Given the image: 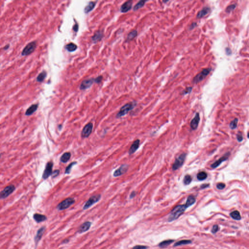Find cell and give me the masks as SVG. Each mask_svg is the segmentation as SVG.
<instances>
[{"label":"cell","instance_id":"5bb4252c","mask_svg":"<svg viewBox=\"0 0 249 249\" xmlns=\"http://www.w3.org/2000/svg\"><path fill=\"white\" fill-rule=\"evenodd\" d=\"M45 227L43 226L41 227V228L39 229L36 234V235L35 237V242L36 243V245H37L39 242L40 241V240L42 239V237L45 231Z\"/></svg>","mask_w":249,"mask_h":249},{"label":"cell","instance_id":"2e32d148","mask_svg":"<svg viewBox=\"0 0 249 249\" xmlns=\"http://www.w3.org/2000/svg\"><path fill=\"white\" fill-rule=\"evenodd\" d=\"M91 224H92V223L90 221H86V222H84L78 229V233H79V234H82L83 233L86 232V231H88L91 227Z\"/></svg>","mask_w":249,"mask_h":249},{"label":"cell","instance_id":"44dd1931","mask_svg":"<svg viewBox=\"0 0 249 249\" xmlns=\"http://www.w3.org/2000/svg\"><path fill=\"white\" fill-rule=\"evenodd\" d=\"M33 218L37 223H40L45 221L47 219V217L45 215L36 213L33 215Z\"/></svg>","mask_w":249,"mask_h":249},{"label":"cell","instance_id":"7bdbcfd3","mask_svg":"<svg viewBox=\"0 0 249 249\" xmlns=\"http://www.w3.org/2000/svg\"><path fill=\"white\" fill-rule=\"evenodd\" d=\"M218 226L217 225H215L212 228V232L213 234H215L216 233H217L218 232Z\"/></svg>","mask_w":249,"mask_h":249},{"label":"cell","instance_id":"74e56055","mask_svg":"<svg viewBox=\"0 0 249 249\" xmlns=\"http://www.w3.org/2000/svg\"><path fill=\"white\" fill-rule=\"evenodd\" d=\"M192 88L191 87H187V88L186 89V90H185V91L183 92V94L185 95V94L190 93L192 92Z\"/></svg>","mask_w":249,"mask_h":249},{"label":"cell","instance_id":"c3c4849f","mask_svg":"<svg viewBox=\"0 0 249 249\" xmlns=\"http://www.w3.org/2000/svg\"><path fill=\"white\" fill-rule=\"evenodd\" d=\"M9 46H10V45H9V44H7V45H6L5 46H4V48H3V49H4V50H7V49L9 48Z\"/></svg>","mask_w":249,"mask_h":249},{"label":"cell","instance_id":"7dc6e473","mask_svg":"<svg viewBox=\"0 0 249 249\" xmlns=\"http://www.w3.org/2000/svg\"><path fill=\"white\" fill-rule=\"evenodd\" d=\"M136 196V192L133 191L132 192L131 194H130V198H132L134 197H135V196Z\"/></svg>","mask_w":249,"mask_h":249},{"label":"cell","instance_id":"52a82bcc","mask_svg":"<svg viewBox=\"0 0 249 249\" xmlns=\"http://www.w3.org/2000/svg\"><path fill=\"white\" fill-rule=\"evenodd\" d=\"M101 198L100 195H96L90 197L85 203V205L83 206V209L84 210H86L89 208L91 207L94 204L97 202Z\"/></svg>","mask_w":249,"mask_h":249},{"label":"cell","instance_id":"277c9868","mask_svg":"<svg viewBox=\"0 0 249 249\" xmlns=\"http://www.w3.org/2000/svg\"><path fill=\"white\" fill-rule=\"evenodd\" d=\"M37 46V42L33 41L29 43L23 49L21 55L22 56H27L34 52Z\"/></svg>","mask_w":249,"mask_h":249},{"label":"cell","instance_id":"836d02e7","mask_svg":"<svg viewBox=\"0 0 249 249\" xmlns=\"http://www.w3.org/2000/svg\"><path fill=\"white\" fill-rule=\"evenodd\" d=\"M238 123V118L235 119L234 120L231 121V122L230 123V128L231 129H233L237 128Z\"/></svg>","mask_w":249,"mask_h":249},{"label":"cell","instance_id":"ac0fdd59","mask_svg":"<svg viewBox=\"0 0 249 249\" xmlns=\"http://www.w3.org/2000/svg\"><path fill=\"white\" fill-rule=\"evenodd\" d=\"M139 145H140V140L139 139L135 140V141L133 143V144L131 145V146L128 150V154L130 155L133 154L137 150V149L138 148V147L139 146Z\"/></svg>","mask_w":249,"mask_h":249},{"label":"cell","instance_id":"f6af8a7d","mask_svg":"<svg viewBox=\"0 0 249 249\" xmlns=\"http://www.w3.org/2000/svg\"><path fill=\"white\" fill-rule=\"evenodd\" d=\"M197 23H196V22H195V23H194H194H192V24L190 26V27H189V30H192V29H194V28H195V27L197 26Z\"/></svg>","mask_w":249,"mask_h":249},{"label":"cell","instance_id":"5b68a950","mask_svg":"<svg viewBox=\"0 0 249 249\" xmlns=\"http://www.w3.org/2000/svg\"><path fill=\"white\" fill-rule=\"evenodd\" d=\"M211 71V68H206L203 69L200 73H198L197 75L194 78L193 82L195 84H197L205 79Z\"/></svg>","mask_w":249,"mask_h":249},{"label":"cell","instance_id":"9c48e42d","mask_svg":"<svg viewBox=\"0 0 249 249\" xmlns=\"http://www.w3.org/2000/svg\"><path fill=\"white\" fill-rule=\"evenodd\" d=\"M53 163L52 162H49L47 163L46 164L44 171L43 172V175H42V178L44 180H46L49 178V177L50 176L52 175V169H53Z\"/></svg>","mask_w":249,"mask_h":249},{"label":"cell","instance_id":"ffe728a7","mask_svg":"<svg viewBox=\"0 0 249 249\" xmlns=\"http://www.w3.org/2000/svg\"><path fill=\"white\" fill-rule=\"evenodd\" d=\"M39 107L38 104H33L30 106L26 110L25 112V115L30 116L33 114L38 109Z\"/></svg>","mask_w":249,"mask_h":249},{"label":"cell","instance_id":"d6a6232c","mask_svg":"<svg viewBox=\"0 0 249 249\" xmlns=\"http://www.w3.org/2000/svg\"><path fill=\"white\" fill-rule=\"evenodd\" d=\"M192 177L190 176L189 175H187L185 176V178H184V184L186 185H188L191 183V182H192Z\"/></svg>","mask_w":249,"mask_h":249},{"label":"cell","instance_id":"60d3db41","mask_svg":"<svg viewBox=\"0 0 249 249\" xmlns=\"http://www.w3.org/2000/svg\"><path fill=\"white\" fill-rule=\"evenodd\" d=\"M59 173H60L59 170H55L54 171H53L51 175L53 177V178H55L59 175Z\"/></svg>","mask_w":249,"mask_h":249},{"label":"cell","instance_id":"8d00e7d4","mask_svg":"<svg viewBox=\"0 0 249 249\" xmlns=\"http://www.w3.org/2000/svg\"><path fill=\"white\" fill-rule=\"evenodd\" d=\"M236 6H237V4H233L229 5L227 7V8L226 9V12L227 13H230V12L234 10L236 7Z\"/></svg>","mask_w":249,"mask_h":249},{"label":"cell","instance_id":"d4e9b609","mask_svg":"<svg viewBox=\"0 0 249 249\" xmlns=\"http://www.w3.org/2000/svg\"><path fill=\"white\" fill-rule=\"evenodd\" d=\"M46 75H47V73L46 72V71H43L38 75L36 80L39 82H42L46 78Z\"/></svg>","mask_w":249,"mask_h":249},{"label":"cell","instance_id":"8992f818","mask_svg":"<svg viewBox=\"0 0 249 249\" xmlns=\"http://www.w3.org/2000/svg\"><path fill=\"white\" fill-rule=\"evenodd\" d=\"M15 187L13 185L5 187L0 192V199H4L8 197L15 190Z\"/></svg>","mask_w":249,"mask_h":249},{"label":"cell","instance_id":"d590c367","mask_svg":"<svg viewBox=\"0 0 249 249\" xmlns=\"http://www.w3.org/2000/svg\"><path fill=\"white\" fill-rule=\"evenodd\" d=\"M75 164H76V162H73L72 163H71L68 166H67L66 168V170H65V173L66 174H70V172H71V168L72 167H73Z\"/></svg>","mask_w":249,"mask_h":249},{"label":"cell","instance_id":"9a60e30c","mask_svg":"<svg viewBox=\"0 0 249 249\" xmlns=\"http://www.w3.org/2000/svg\"><path fill=\"white\" fill-rule=\"evenodd\" d=\"M200 120V117L198 113H197L194 118L192 120L190 123V126L192 129L195 130L197 128L198 124Z\"/></svg>","mask_w":249,"mask_h":249},{"label":"cell","instance_id":"6da1fadb","mask_svg":"<svg viewBox=\"0 0 249 249\" xmlns=\"http://www.w3.org/2000/svg\"><path fill=\"white\" fill-rule=\"evenodd\" d=\"M187 207L185 205H180L174 208V209L171 211L170 216L168 218V221L171 222L174 220H176L180 216L183 214Z\"/></svg>","mask_w":249,"mask_h":249},{"label":"cell","instance_id":"8fae6325","mask_svg":"<svg viewBox=\"0 0 249 249\" xmlns=\"http://www.w3.org/2000/svg\"><path fill=\"white\" fill-rule=\"evenodd\" d=\"M128 168V166L126 165H122L119 168H118L114 171V176L116 177L122 175L127 171Z\"/></svg>","mask_w":249,"mask_h":249},{"label":"cell","instance_id":"ab89813d","mask_svg":"<svg viewBox=\"0 0 249 249\" xmlns=\"http://www.w3.org/2000/svg\"><path fill=\"white\" fill-rule=\"evenodd\" d=\"M102 78L103 77L102 76H99L95 78V79H94V82L96 83H100V82L102 80Z\"/></svg>","mask_w":249,"mask_h":249},{"label":"cell","instance_id":"cb8c5ba5","mask_svg":"<svg viewBox=\"0 0 249 249\" xmlns=\"http://www.w3.org/2000/svg\"><path fill=\"white\" fill-rule=\"evenodd\" d=\"M71 157V154L70 152H65L64 153L61 158V161L62 163H67L70 159Z\"/></svg>","mask_w":249,"mask_h":249},{"label":"cell","instance_id":"603a6c76","mask_svg":"<svg viewBox=\"0 0 249 249\" xmlns=\"http://www.w3.org/2000/svg\"><path fill=\"white\" fill-rule=\"evenodd\" d=\"M196 201V198L193 196H189L187 199V202L185 204V206L187 208L192 205H193Z\"/></svg>","mask_w":249,"mask_h":249},{"label":"cell","instance_id":"f546056e","mask_svg":"<svg viewBox=\"0 0 249 249\" xmlns=\"http://www.w3.org/2000/svg\"><path fill=\"white\" fill-rule=\"evenodd\" d=\"M137 34H138V32L136 30H133V31H131V32H130L128 34V35L127 36V40L128 41L132 40V39L135 38V37L137 36Z\"/></svg>","mask_w":249,"mask_h":249},{"label":"cell","instance_id":"7402d4cb","mask_svg":"<svg viewBox=\"0 0 249 249\" xmlns=\"http://www.w3.org/2000/svg\"><path fill=\"white\" fill-rule=\"evenodd\" d=\"M210 8L208 7H205L203 9H202L200 11H199L197 15V18H201L206 15L210 12Z\"/></svg>","mask_w":249,"mask_h":249},{"label":"cell","instance_id":"ba28073f","mask_svg":"<svg viewBox=\"0 0 249 249\" xmlns=\"http://www.w3.org/2000/svg\"><path fill=\"white\" fill-rule=\"evenodd\" d=\"M186 158V153H183L179 157H178L176 159L173 165L172 166L173 170H176L182 166L184 163Z\"/></svg>","mask_w":249,"mask_h":249},{"label":"cell","instance_id":"ee69618b","mask_svg":"<svg viewBox=\"0 0 249 249\" xmlns=\"http://www.w3.org/2000/svg\"><path fill=\"white\" fill-rule=\"evenodd\" d=\"M237 139L239 142L243 141V136L241 133H239L238 134H237Z\"/></svg>","mask_w":249,"mask_h":249},{"label":"cell","instance_id":"f907efd6","mask_svg":"<svg viewBox=\"0 0 249 249\" xmlns=\"http://www.w3.org/2000/svg\"><path fill=\"white\" fill-rule=\"evenodd\" d=\"M68 242H69V239H66L64 240V241H63L62 243H68Z\"/></svg>","mask_w":249,"mask_h":249},{"label":"cell","instance_id":"484cf974","mask_svg":"<svg viewBox=\"0 0 249 249\" xmlns=\"http://www.w3.org/2000/svg\"><path fill=\"white\" fill-rule=\"evenodd\" d=\"M95 3H96L95 2H93V1L90 2L89 3V4L85 8V9H84L85 12L86 13H89L92 10L95 5Z\"/></svg>","mask_w":249,"mask_h":249},{"label":"cell","instance_id":"bcb514c9","mask_svg":"<svg viewBox=\"0 0 249 249\" xmlns=\"http://www.w3.org/2000/svg\"><path fill=\"white\" fill-rule=\"evenodd\" d=\"M78 25L77 23H76L73 26V30L75 31V32H77V31H78Z\"/></svg>","mask_w":249,"mask_h":249},{"label":"cell","instance_id":"816d5d0a","mask_svg":"<svg viewBox=\"0 0 249 249\" xmlns=\"http://www.w3.org/2000/svg\"></svg>","mask_w":249,"mask_h":249},{"label":"cell","instance_id":"681fc988","mask_svg":"<svg viewBox=\"0 0 249 249\" xmlns=\"http://www.w3.org/2000/svg\"><path fill=\"white\" fill-rule=\"evenodd\" d=\"M208 186H209V185H208H208H205V184H204V185H202L201 186V188H206V187H208Z\"/></svg>","mask_w":249,"mask_h":249},{"label":"cell","instance_id":"83f0119b","mask_svg":"<svg viewBox=\"0 0 249 249\" xmlns=\"http://www.w3.org/2000/svg\"><path fill=\"white\" fill-rule=\"evenodd\" d=\"M230 216L232 218L235 220H240L241 218L240 213L238 211H235L232 212L230 214Z\"/></svg>","mask_w":249,"mask_h":249},{"label":"cell","instance_id":"4316f807","mask_svg":"<svg viewBox=\"0 0 249 249\" xmlns=\"http://www.w3.org/2000/svg\"><path fill=\"white\" fill-rule=\"evenodd\" d=\"M65 48L69 52H72L76 50L77 47L76 45H75V44L73 43H70L66 45Z\"/></svg>","mask_w":249,"mask_h":249},{"label":"cell","instance_id":"3957f363","mask_svg":"<svg viewBox=\"0 0 249 249\" xmlns=\"http://www.w3.org/2000/svg\"><path fill=\"white\" fill-rule=\"evenodd\" d=\"M75 202V200L72 197L67 198L60 202L57 206V208L59 210H63L70 207Z\"/></svg>","mask_w":249,"mask_h":249},{"label":"cell","instance_id":"4fadbf2b","mask_svg":"<svg viewBox=\"0 0 249 249\" xmlns=\"http://www.w3.org/2000/svg\"><path fill=\"white\" fill-rule=\"evenodd\" d=\"M230 154L229 152H228V153H226L223 157H221L219 159H218L217 161H216L215 163H214L211 165V167L213 168H215L218 167L222 162H223L224 161H225L226 160H227L228 159Z\"/></svg>","mask_w":249,"mask_h":249},{"label":"cell","instance_id":"e575fe53","mask_svg":"<svg viewBox=\"0 0 249 249\" xmlns=\"http://www.w3.org/2000/svg\"><path fill=\"white\" fill-rule=\"evenodd\" d=\"M173 241H174V240H168L164 241L159 244V246L162 247L167 246L170 245Z\"/></svg>","mask_w":249,"mask_h":249},{"label":"cell","instance_id":"7a4b0ae2","mask_svg":"<svg viewBox=\"0 0 249 249\" xmlns=\"http://www.w3.org/2000/svg\"><path fill=\"white\" fill-rule=\"evenodd\" d=\"M135 105L136 103L134 102H130L125 104L124 106H123L121 108L120 111L117 114L116 117L118 118H120L122 116H124L125 114H127L129 111L132 110L134 108Z\"/></svg>","mask_w":249,"mask_h":249},{"label":"cell","instance_id":"d6986e66","mask_svg":"<svg viewBox=\"0 0 249 249\" xmlns=\"http://www.w3.org/2000/svg\"><path fill=\"white\" fill-rule=\"evenodd\" d=\"M103 37V31H100V30L96 31L92 38V41L94 43H96L97 42H99L100 40H101Z\"/></svg>","mask_w":249,"mask_h":249},{"label":"cell","instance_id":"7c38bea8","mask_svg":"<svg viewBox=\"0 0 249 249\" xmlns=\"http://www.w3.org/2000/svg\"><path fill=\"white\" fill-rule=\"evenodd\" d=\"M94 82V79H88L84 80L82 81L80 86V89L81 90H84L89 88Z\"/></svg>","mask_w":249,"mask_h":249},{"label":"cell","instance_id":"4dcf8cb0","mask_svg":"<svg viewBox=\"0 0 249 249\" xmlns=\"http://www.w3.org/2000/svg\"><path fill=\"white\" fill-rule=\"evenodd\" d=\"M191 243V241L189 240H181L180 241H178L176 242L174 244V246H181L182 245H187Z\"/></svg>","mask_w":249,"mask_h":249},{"label":"cell","instance_id":"f1b7e54d","mask_svg":"<svg viewBox=\"0 0 249 249\" xmlns=\"http://www.w3.org/2000/svg\"><path fill=\"white\" fill-rule=\"evenodd\" d=\"M207 177V174L206 172L204 171L199 172L197 175V179L199 181H203L206 179Z\"/></svg>","mask_w":249,"mask_h":249},{"label":"cell","instance_id":"30bf717a","mask_svg":"<svg viewBox=\"0 0 249 249\" xmlns=\"http://www.w3.org/2000/svg\"><path fill=\"white\" fill-rule=\"evenodd\" d=\"M93 129V124L92 123H89L83 127L81 135L83 138H87L91 135Z\"/></svg>","mask_w":249,"mask_h":249},{"label":"cell","instance_id":"e0dca14e","mask_svg":"<svg viewBox=\"0 0 249 249\" xmlns=\"http://www.w3.org/2000/svg\"><path fill=\"white\" fill-rule=\"evenodd\" d=\"M132 1L129 0L125 2L121 6L120 11L121 12L123 13H125L128 12L132 7Z\"/></svg>","mask_w":249,"mask_h":249},{"label":"cell","instance_id":"b9f144b4","mask_svg":"<svg viewBox=\"0 0 249 249\" xmlns=\"http://www.w3.org/2000/svg\"><path fill=\"white\" fill-rule=\"evenodd\" d=\"M148 247L142 245H137L134 246L132 249H146Z\"/></svg>","mask_w":249,"mask_h":249},{"label":"cell","instance_id":"f35d334b","mask_svg":"<svg viewBox=\"0 0 249 249\" xmlns=\"http://www.w3.org/2000/svg\"><path fill=\"white\" fill-rule=\"evenodd\" d=\"M217 187L219 190H222L225 187V185L224 183H218L217 185Z\"/></svg>","mask_w":249,"mask_h":249},{"label":"cell","instance_id":"1f68e13d","mask_svg":"<svg viewBox=\"0 0 249 249\" xmlns=\"http://www.w3.org/2000/svg\"><path fill=\"white\" fill-rule=\"evenodd\" d=\"M146 1H145V0H141L140 1H139L136 5H135V6L134 7V8H133V10L136 11L138 9L141 8V7H142L145 3V2Z\"/></svg>","mask_w":249,"mask_h":249}]
</instances>
